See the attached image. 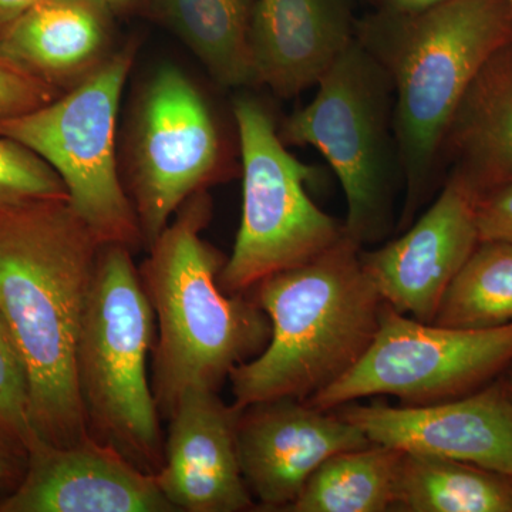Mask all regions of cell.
<instances>
[{"label": "cell", "instance_id": "cell-1", "mask_svg": "<svg viewBox=\"0 0 512 512\" xmlns=\"http://www.w3.org/2000/svg\"><path fill=\"white\" fill-rule=\"evenodd\" d=\"M103 242L67 198L0 208V318L25 367L40 440L89 439L76 349Z\"/></svg>", "mask_w": 512, "mask_h": 512}, {"label": "cell", "instance_id": "cell-2", "mask_svg": "<svg viewBox=\"0 0 512 512\" xmlns=\"http://www.w3.org/2000/svg\"><path fill=\"white\" fill-rule=\"evenodd\" d=\"M356 40L392 80L404 231L436 191L444 138L471 83L512 42V8L507 0H447L419 13L376 8L357 19Z\"/></svg>", "mask_w": 512, "mask_h": 512}, {"label": "cell", "instance_id": "cell-3", "mask_svg": "<svg viewBox=\"0 0 512 512\" xmlns=\"http://www.w3.org/2000/svg\"><path fill=\"white\" fill-rule=\"evenodd\" d=\"M211 217L208 192L192 195L138 268L156 316L151 389L163 420L192 390L220 392L271 339V322L254 299L221 289L224 256L201 235Z\"/></svg>", "mask_w": 512, "mask_h": 512}, {"label": "cell", "instance_id": "cell-4", "mask_svg": "<svg viewBox=\"0 0 512 512\" xmlns=\"http://www.w3.org/2000/svg\"><path fill=\"white\" fill-rule=\"evenodd\" d=\"M343 235L301 266L269 276L248 293L271 322V339L232 370L237 409L268 400H309L346 375L379 329L383 299Z\"/></svg>", "mask_w": 512, "mask_h": 512}, {"label": "cell", "instance_id": "cell-5", "mask_svg": "<svg viewBox=\"0 0 512 512\" xmlns=\"http://www.w3.org/2000/svg\"><path fill=\"white\" fill-rule=\"evenodd\" d=\"M133 254L120 244L101 248L77 342V387L89 436L157 474L163 419L148 376L156 316Z\"/></svg>", "mask_w": 512, "mask_h": 512}, {"label": "cell", "instance_id": "cell-6", "mask_svg": "<svg viewBox=\"0 0 512 512\" xmlns=\"http://www.w3.org/2000/svg\"><path fill=\"white\" fill-rule=\"evenodd\" d=\"M316 86L311 103L293 111L279 136L326 158L348 202L345 234L362 248L379 244L392 234L397 185H403L392 80L355 37Z\"/></svg>", "mask_w": 512, "mask_h": 512}, {"label": "cell", "instance_id": "cell-7", "mask_svg": "<svg viewBox=\"0 0 512 512\" xmlns=\"http://www.w3.org/2000/svg\"><path fill=\"white\" fill-rule=\"evenodd\" d=\"M136 53L130 42L45 106L0 117V136L25 144L59 174L70 205L96 237L133 252L144 248L143 235L120 178L116 141Z\"/></svg>", "mask_w": 512, "mask_h": 512}, {"label": "cell", "instance_id": "cell-8", "mask_svg": "<svg viewBox=\"0 0 512 512\" xmlns=\"http://www.w3.org/2000/svg\"><path fill=\"white\" fill-rule=\"evenodd\" d=\"M242 160V217L232 254L220 272L228 295L318 258L345 235L306 191L315 168L286 150L271 111L254 96L232 103Z\"/></svg>", "mask_w": 512, "mask_h": 512}, {"label": "cell", "instance_id": "cell-9", "mask_svg": "<svg viewBox=\"0 0 512 512\" xmlns=\"http://www.w3.org/2000/svg\"><path fill=\"white\" fill-rule=\"evenodd\" d=\"M512 367V323L461 329L420 322L384 302L375 338L346 375L308 400L333 410L367 397L419 406L458 399Z\"/></svg>", "mask_w": 512, "mask_h": 512}, {"label": "cell", "instance_id": "cell-10", "mask_svg": "<svg viewBox=\"0 0 512 512\" xmlns=\"http://www.w3.org/2000/svg\"><path fill=\"white\" fill-rule=\"evenodd\" d=\"M222 156L220 128L204 94L173 66L151 74L134 109L128 197L148 251L192 195L207 191Z\"/></svg>", "mask_w": 512, "mask_h": 512}, {"label": "cell", "instance_id": "cell-11", "mask_svg": "<svg viewBox=\"0 0 512 512\" xmlns=\"http://www.w3.org/2000/svg\"><path fill=\"white\" fill-rule=\"evenodd\" d=\"M478 197L447 174L436 200L399 238L372 251L362 248L360 262L384 302L410 318L434 322L448 286L480 242Z\"/></svg>", "mask_w": 512, "mask_h": 512}, {"label": "cell", "instance_id": "cell-12", "mask_svg": "<svg viewBox=\"0 0 512 512\" xmlns=\"http://www.w3.org/2000/svg\"><path fill=\"white\" fill-rule=\"evenodd\" d=\"M333 410L380 446L512 474V403L503 376L446 402L419 406L353 402Z\"/></svg>", "mask_w": 512, "mask_h": 512}, {"label": "cell", "instance_id": "cell-13", "mask_svg": "<svg viewBox=\"0 0 512 512\" xmlns=\"http://www.w3.org/2000/svg\"><path fill=\"white\" fill-rule=\"evenodd\" d=\"M372 444L336 410L308 400H268L239 409L237 448L249 493L265 510H288L329 457Z\"/></svg>", "mask_w": 512, "mask_h": 512}, {"label": "cell", "instance_id": "cell-14", "mask_svg": "<svg viewBox=\"0 0 512 512\" xmlns=\"http://www.w3.org/2000/svg\"><path fill=\"white\" fill-rule=\"evenodd\" d=\"M28 458L0 512H175L156 474L92 437L66 447L39 441Z\"/></svg>", "mask_w": 512, "mask_h": 512}, {"label": "cell", "instance_id": "cell-15", "mask_svg": "<svg viewBox=\"0 0 512 512\" xmlns=\"http://www.w3.org/2000/svg\"><path fill=\"white\" fill-rule=\"evenodd\" d=\"M239 409L220 392L192 390L168 417L158 487L175 511L241 512L256 503L242 476Z\"/></svg>", "mask_w": 512, "mask_h": 512}, {"label": "cell", "instance_id": "cell-16", "mask_svg": "<svg viewBox=\"0 0 512 512\" xmlns=\"http://www.w3.org/2000/svg\"><path fill=\"white\" fill-rule=\"evenodd\" d=\"M353 0H256L249 50L255 84L281 99L316 86L356 37Z\"/></svg>", "mask_w": 512, "mask_h": 512}, {"label": "cell", "instance_id": "cell-17", "mask_svg": "<svg viewBox=\"0 0 512 512\" xmlns=\"http://www.w3.org/2000/svg\"><path fill=\"white\" fill-rule=\"evenodd\" d=\"M113 15L106 0H43L0 30V52L70 89L110 56Z\"/></svg>", "mask_w": 512, "mask_h": 512}, {"label": "cell", "instance_id": "cell-18", "mask_svg": "<svg viewBox=\"0 0 512 512\" xmlns=\"http://www.w3.org/2000/svg\"><path fill=\"white\" fill-rule=\"evenodd\" d=\"M478 195L512 181V42L490 57L451 120L441 170Z\"/></svg>", "mask_w": 512, "mask_h": 512}, {"label": "cell", "instance_id": "cell-19", "mask_svg": "<svg viewBox=\"0 0 512 512\" xmlns=\"http://www.w3.org/2000/svg\"><path fill=\"white\" fill-rule=\"evenodd\" d=\"M256 0H146L151 15L171 30L228 89L254 86L249 28Z\"/></svg>", "mask_w": 512, "mask_h": 512}, {"label": "cell", "instance_id": "cell-20", "mask_svg": "<svg viewBox=\"0 0 512 512\" xmlns=\"http://www.w3.org/2000/svg\"><path fill=\"white\" fill-rule=\"evenodd\" d=\"M394 508L407 512H512L510 478L466 461L403 453Z\"/></svg>", "mask_w": 512, "mask_h": 512}, {"label": "cell", "instance_id": "cell-21", "mask_svg": "<svg viewBox=\"0 0 512 512\" xmlns=\"http://www.w3.org/2000/svg\"><path fill=\"white\" fill-rule=\"evenodd\" d=\"M402 451L369 444L329 457L289 505L292 512L393 510Z\"/></svg>", "mask_w": 512, "mask_h": 512}, {"label": "cell", "instance_id": "cell-22", "mask_svg": "<svg viewBox=\"0 0 512 512\" xmlns=\"http://www.w3.org/2000/svg\"><path fill=\"white\" fill-rule=\"evenodd\" d=\"M434 323L490 329L512 323V244L480 241L448 286Z\"/></svg>", "mask_w": 512, "mask_h": 512}, {"label": "cell", "instance_id": "cell-23", "mask_svg": "<svg viewBox=\"0 0 512 512\" xmlns=\"http://www.w3.org/2000/svg\"><path fill=\"white\" fill-rule=\"evenodd\" d=\"M45 198L69 200L62 178L25 144L0 136V208Z\"/></svg>", "mask_w": 512, "mask_h": 512}, {"label": "cell", "instance_id": "cell-24", "mask_svg": "<svg viewBox=\"0 0 512 512\" xmlns=\"http://www.w3.org/2000/svg\"><path fill=\"white\" fill-rule=\"evenodd\" d=\"M0 441L26 454L39 441L29 412V386L25 367L0 318Z\"/></svg>", "mask_w": 512, "mask_h": 512}, {"label": "cell", "instance_id": "cell-25", "mask_svg": "<svg viewBox=\"0 0 512 512\" xmlns=\"http://www.w3.org/2000/svg\"><path fill=\"white\" fill-rule=\"evenodd\" d=\"M62 94L0 52V117L18 116L45 106Z\"/></svg>", "mask_w": 512, "mask_h": 512}, {"label": "cell", "instance_id": "cell-26", "mask_svg": "<svg viewBox=\"0 0 512 512\" xmlns=\"http://www.w3.org/2000/svg\"><path fill=\"white\" fill-rule=\"evenodd\" d=\"M480 241L512 244V181L483 192L477 201Z\"/></svg>", "mask_w": 512, "mask_h": 512}, {"label": "cell", "instance_id": "cell-27", "mask_svg": "<svg viewBox=\"0 0 512 512\" xmlns=\"http://www.w3.org/2000/svg\"><path fill=\"white\" fill-rule=\"evenodd\" d=\"M447 0H377L376 8L394 13H419L436 8Z\"/></svg>", "mask_w": 512, "mask_h": 512}, {"label": "cell", "instance_id": "cell-28", "mask_svg": "<svg viewBox=\"0 0 512 512\" xmlns=\"http://www.w3.org/2000/svg\"><path fill=\"white\" fill-rule=\"evenodd\" d=\"M43 0H0V30L25 15Z\"/></svg>", "mask_w": 512, "mask_h": 512}, {"label": "cell", "instance_id": "cell-29", "mask_svg": "<svg viewBox=\"0 0 512 512\" xmlns=\"http://www.w3.org/2000/svg\"><path fill=\"white\" fill-rule=\"evenodd\" d=\"M109 3L110 8L116 12H124V10L136 8L138 5H144L146 0H106Z\"/></svg>", "mask_w": 512, "mask_h": 512}, {"label": "cell", "instance_id": "cell-30", "mask_svg": "<svg viewBox=\"0 0 512 512\" xmlns=\"http://www.w3.org/2000/svg\"><path fill=\"white\" fill-rule=\"evenodd\" d=\"M9 476V466L6 463V458L3 456L2 451H0V483L6 480Z\"/></svg>", "mask_w": 512, "mask_h": 512}, {"label": "cell", "instance_id": "cell-31", "mask_svg": "<svg viewBox=\"0 0 512 512\" xmlns=\"http://www.w3.org/2000/svg\"><path fill=\"white\" fill-rule=\"evenodd\" d=\"M503 382H504L505 390H507L508 397H510V400L512 403V367L503 376Z\"/></svg>", "mask_w": 512, "mask_h": 512}, {"label": "cell", "instance_id": "cell-32", "mask_svg": "<svg viewBox=\"0 0 512 512\" xmlns=\"http://www.w3.org/2000/svg\"><path fill=\"white\" fill-rule=\"evenodd\" d=\"M367 3H370V5L377 6V0H366Z\"/></svg>", "mask_w": 512, "mask_h": 512}, {"label": "cell", "instance_id": "cell-33", "mask_svg": "<svg viewBox=\"0 0 512 512\" xmlns=\"http://www.w3.org/2000/svg\"><path fill=\"white\" fill-rule=\"evenodd\" d=\"M508 478H510V484H511V488H512V474H510V476H508Z\"/></svg>", "mask_w": 512, "mask_h": 512}, {"label": "cell", "instance_id": "cell-34", "mask_svg": "<svg viewBox=\"0 0 512 512\" xmlns=\"http://www.w3.org/2000/svg\"><path fill=\"white\" fill-rule=\"evenodd\" d=\"M508 3H510V6L512 8V0H507Z\"/></svg>", "mask_w": 512, "mask_h": 512}]
</instances>
